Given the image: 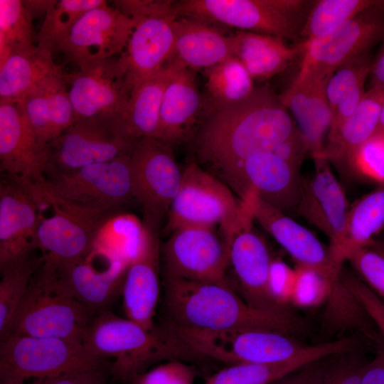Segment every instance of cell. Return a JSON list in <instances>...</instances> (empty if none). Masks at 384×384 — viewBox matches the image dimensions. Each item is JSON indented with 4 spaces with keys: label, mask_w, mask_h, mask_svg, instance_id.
Wrapping results in <instances>:
<instances>
[{
    "label": "cell",
    "mask_w": 384,
    "mask_h": 384,
    "mask_svg": "<svg viewBox=\"0 0 384 384\" xmlns=\"http://www.w3.org/2000/svg\"><path fill=\"white\" fill-rule=\"evenodd\" d=\"M295 129L279 95L263 85L240 102L213 104L194 147L200 161L218 174L256 154L273 152Z\"/></svg>",
    "instance_id": "1"
},
{
    "label": "cell",
    "mask_w": 384,
    "mask_h": 384,
    "mask_svg": "<svg viewBox=\"0 0 384 384\" xmlns=\"http://www.w3.org/2000/svg\"><path fill=\"white\" fill-rule=\"evenodd\" d=\"M168 322L206 331L266 330L302 334L306 323L291 312L275 314L252 307L230 285L164 275Z\"/></svg>",
    "instance_id": "2"
},
{
    "label": "cell",
    "mask_w": 384,
    "mask_h": 384,
    "mask_svg": "<svg viewBox=\"0 0 384 384\" xmlns=\"http://www.w3.org/2000/svg\"><path fill=\"white\" fill-rule=\"evenodd\" d=\"M82 345L100 358H113L111 368L113 375L132 383L156 362L203 358L166 322L147 330L127 318L107 311L93 317L85 332Z\"/></svg>",
    "instance_id": "3"
},
{
    "label": "cell",
    "mask_w": 384,
    "mask_h": 384,
    "mask_svg": "<svg viewBox=\"0 0 384 384\" xmlns=\"http://www.w3.org/2000/svg\"><path fill=\"white\" fill-rule=\"evenodd\" d=\"M94 314L60 287L55 265L44 258L31 279L9 336L58 338L82 344Z\"/></svg>",
    "instance_id": "4"
},
{
    "label": "cell",
    "mask_w": 384,
    "mask_h": 384,
    "mask_svg": "<svg viewBox=\"0 0 384 384\" xmlns=\"http://www.w3.org/2000/svg\"><path fill=\"white\" fill-rule=\"evenodd\" d=\"M104 359L63 338L10 335L0 343V384L103 370Z\"/></svg>",
    "instance_id": "5"
},
{
    "label": "cell",
    "mask_w": 384,
    "mask_h": 384,
    "mask_svg": "<svg viewBox=\"0 0 384 384\" xmlns=\"http://www.w3.org/2000/svg\"><path fill=\"white\" fill-rule=\"evenodd\" d=\"M176 334L203 358L230 363H277L316 351L292 335L266 330L206 331L166 321Z\"/></svg>",
    "instance_id": "6"
},
{
    "label": "cell",
    "mask_w": 384,
    "mask_h": 384,
    "mask_svg": "<svg viewBox=\"0 0 384 384\" xmlns=\"http://www.w3.org/2000/svg\"><path fill=\"white\" fill-rule=\"evenodd\" d=\"M243 205L218 176L191 161L182 169L180 188L166 218V230L187 227L215 228L226 238L240 221Z\"/></svg>",
    "instance_id": "7"
},
{
    "label": "cell",
    "mask_w": 384,
    "mask_h": 384,
    "mask_svg": "<svg viewBox=\"0 0 384 384\" xmlns=\"http://www.w3.org/2000/svg\"><path fill=\"white\" fill-rule=\"evenodd\" d=\"M45 207L53 213L43 214L35 245L46 260L56 266L85 258L91 251L96 233L112 215L119 213L84 206L53 193L46 182L40 186Z\"/></svg>",
    "instance_id": "8"
},
{
    "label": "cell",
    "mask_w": 384,
    "mask_h": 384,
    "mask_svg": "<svg viewBox=\"0 0 384 384\" xmlns=\"http://www.w3.org/2000/svg\"><path fill=\"white\" fill-rule=\"evenodd\" d=\"M305 3L299 0H183L175 1L174 9L178 16L297 41L301 27L295 14Z\"/></svg>",
    "instance_id": "9"
},
{
    "label": "cell",
    "mask_w": 384,
    "mask_h": 384,
    "mask_svg": "<svg viewBox=\"0 0 384 384\" xmlns=\"http://www.w3.org/2000/svg\"><path fill=\"white\" fill-rule=\"evenodd\" d=\"M139 141L124 134L119 117L77 120L47 146L46 175L131 155Z\"/></svg>",
    "instance_id": "10"
},
{
    "label": "cell",
    "mask_w": 384,
    "mask_h": 384,
    "mask_svg": "<svg viewBox=\"0 0 384 384\" xmlns=\"http://www.w3.org/2000/svg\"><path fill=\"white\" fill-rule=\"evenodd\" d=\"M131 175L136 202L142 207L143 223L159 233L182 179V170L172 146L155 137H144L131 155Z\"/></svg>",
    "instance_id": "11"
},
{
    "label": "cell",
    "mask_w": 384,
    "mask_h": 384,
    "mask_svg": "<svg viewBox=\"0 0 384 384\" xmlns=\"http://www.w3.org/2000/svg\"><path fill=\"white\" fill-rule=\"evenodd\" d=\"M383 36L384 9L375 7L326 34L304 40L298 44L302 60L294 80L331 78L347 63L368 53Z\"/></svg>",
    "instance_id": "12"
},
{
    "label": "cell",
    "mask_w": 384,
    "mask_h": 384,
    "mask_svg": "<svg viewBox=\"0 0 384 384\" xmlns=\"http://www.w3.org/2000/svg\"><path fill=\"white\" fill-rule=\"evenodd\" d=\"M131 155L74 170L47 174L46 184L55 195L68 201L119 212L124 206L136 202Z\"/></svg>",
    "instance_id": "13"
},
{
    "label": "cell",
    "mask_w": 384,
    "mask_h": 384,
    "mask_svg": "<svg viewBox=\"0 0 384 384\" xmlns=\"http://www.w3.org/2000/svg\"><path fill=\"white\" fill-rule=\"evenodd\" d=\"M242 199L253 191L260 199L290 215L297 214L302 188L299 170L274 152L259 153L218 174Z\"/></svg>",
    "instance_id": "14"
},
{
    "label": "cell",
    "mask_w": 384,
    "mask_h": 384,
    "mask_svg": "<svg viewBox=\"0 0 384 384\" xmlns=\"http://www.w3.org/2000/svg\"><path fill=\"white\" fill-rule=\"evenodd\" d=\"M214 228L187 227L171 233L161 248L164 275L230 285V247Z\"/></svg>",
    "instance_id": "15"
},
{
    "label": "cell",
    "mask_w": 384,
    "mask_h": 384,
    "mask_svg": "<svg viewBox=\"0 0 384 384\" xmlns=\"http://www.w3.org/2000/svg\"><path fill=\"white\" fill-rule=\"evenodd\" d=\"M243 213L239 223L226 238L233 267L245 301L257 309L275 313L290 312L274 300L269 284L272 259L264 239L252 227L248 202L241 201Z\"/></svg>",
    "instance_id": "16"
},
{
    "label": "cell",
    "mask_w": 384,
    "mask_h": 384,
    "mask_svg": "<svg viewBox=\"0 0 384 384\" xmlns=\"http://www.w3.org/2000/svg\"><path fill=\"white\" fill-rule=\"evenodd\" d=\"M70 100L77 120L120 117L132 88L119 58L94 62L73 73H64Z\"/></svg>",
    "instance_id": "17"
},
{
    "label": "cell",
    "mask_w": 384,
    "mask_h": 384,
    "mask_svg": "<svg viewBox=\"0 0 384 384\" xmlns=\"http://www.w3.org/2000/svg\"><path fill=\"white\" fill-rule=\"evenodd\" d=\"M136 21L107 2L87 11L77 21L59 52L79 69L99 60L121 55Z\"/></svg>",
    "instance_id": "18"
},
{
    "label": "cell",
    "mask_w": 384,
    "mask_h": 384,
    "mask_svg": "<svg viewBox=\"0 0 384 384\" xmlns=\"http://www.w3.org/2000/svg\"><path fill=\"white\" fill-rule=\"evenodd\" d=\"M43 205L37 185L1 174L0 269L37 250Z\"/></svg>",
    "instance_id": "19"
},
{
    "label": "cell",
    "mask_w": 384,
    "mask_h": 384,
    "mask_svg": "<svg viewBox=\"0 0 384 384\" xmlns=\"http://www.w3.org/2000/svg\"><path fill=\"white\" fill-rule=\"evenodd\" d=\"M313 159V173L302 178L297 214L327 236L332 260L344 238L349 207L344 190L330 168L329 162L322 157Z\"/></svg>",
    "instance_id": "20"
},
{
    "label": "cell",
    "mask_w": 384,
    "mask_h": 384,
    "mask_svg": "<svg viewBox=\"0 0 384 384\" xmlns=\"http://www.w3.org/2000/svg\"><path fill=\"white\" fill-rule=\"evenodd\" d=\"M177 17L176 13L161 12L133 18L135 26L119 58L132 90L163 69L173 58Z\"/></svg>",
    "instance_id": "21"
},
{
    "label": "cell",
    "mask_w": 384,
    "mask_h": 384,
    "mask_svg": "<svg viewBox=\"0 0 384 384\" xmlns=\"http://www.w3.org/2000/svg\"><path fill=\"white\" fill-rule=\"evenodd\" d=\"M47 148L38 142L16 102H0V171L30 184L46 181Z\"/></svg>",
    "instance_id": "22"
},
{
    "label": "cell",
    "mask_w": 384,
    "mask_h": 384,
    "mask_svg": "<svg viewBox=\"0 0 384 384\" xmlns=\"http://www.w3.org/2000/svg\"><path fill=\"white\" fill-rule=\"evenodd\" d=\"M241 200L250 206L256 220L294 260L297 265L312 267L337 276L343 267L336 266L326 248L309 229L249 191Z\"/></svg>",
    "instance_id": "23"
},
{
    "label": "cell",
    "mask_w": 384,
    "mask_h": 384,
    "mask_svg": "<svg viewBox=\"0 0 384 384\" xmlns=\"http://www.w3.org/2000/svg\"><path fill=\"white\" fill-rule=\"evenodd\" d=\"M64 73L60 65L16 102L45 148L75 122Z\"/></svg>",
    "instance_id": "24"
},
{
    "label": "cell",
    "mask_w": 384,
    "mask_h": 384,
    "mask_svg": "<svg viewBox=\"0 0 384 384\" xmlns=\"http://www.w3.org/2000/svg\"><path fill=\"white\" fill-rule=\"evenodd\" d=\"M146 229L144 239L127 269L122 293L127 318L152 330L159 296L161 247L159 233Z\"/></svg>",
    "instance_id": "25"
},
{
    "label": "cell",
    "mask_w": 384,
    "mask_h": 384,
    "mask_svg": "<svg viewBox=\"0 0 384 384\" xmlns=\"http://www.w3.org/2000/svg\"><path fill=\"white\" fill-rule=\"evenodd\" d=\"M171 61L173 71L164 92L156 138L172 146L195 133L202 100L194 71Z\"/></svg>",
    "instance_id": "26"
},
{
    "label": "cell",
    "mask_w": 384,
    "mask_h": 384,
    "mask_svg": "<svg viewBox=\"0 0 384 384\" xmlns=\"http://www.w3.org/2000/svg\"><path fill=\"white\" fill-rule=\"evenodd\" d=\"M128 264L113 260L102 269H97L88 254L74 262L55 266L60 287L90 310L102 312L122 290Z\"/></svg>",
    "instance_id": "27"
},
{
    "label": "cell",
    "mask_w": 384,
    "mask_h": 384,
    "mask_svg": "<svg viewBox=\"0 0 384 384\" xmlns=\"http://www.w3.org/2000/svg\"><path fill=\"white\" fill-rule=\"evenodd\" d=\"M329 78L308 76L293 80L279 95L282 103L295 117L299 130L313 158L321 154L324 138L331 125V112L326 96Z\"/></svg>",
    "instance_id": "28"
},
{
    "label": "cell",
    "mask_w": 384,
    "mask_h": 384,
    "mask_svg": "<svg viewBox=\"0 0 384 384\" xmlns=\"http://www.w3.org/2000/svg\"><path fill=\"white\" fill-rule=\"evenodd\" d=\"M212 24L193 17L178 16L174 21L172 59L197 70H206L233 56L231 36L225 35Z\"/></svg>",
    "instance_id": "29"
},
{
    "label": "cell",
    "mask_w": 384,
    "mask_h": 384,
    "mask_svg": "<svg viewBox=\"0 0 384 384\" xmlns=\"http://www.w3.org/2000/svg\"><path fill=\"white\" fill-rule=\"evenodd\" d=\"M383 102L384 85H371L355 112L333 135L328 137V143L317 157L351 169L357 149L376 132Z\"/></svg>",
    "instance_id": "30"
},
{
    "label": "cell",
    "mask_w": 384,
    "mask_h": 384,
    "mask_svg": "<svg viewBox=\"0 0 384 384\" xmlns=\"http://www.w3.org/2000/svg\"><path fill=\"white\" fill-rule=\"evenodd\" d=\"M233 55L255 80H265L284 70L300 54L297 46H287L284 38L250 31L231 35Z\"/></svg>",
    "instance_id": "31"
},
{
    "label": "cell",
    "mask_w": 384,
    "mask_h": 384,
    "mask_svg": "<svg viewBox=\"0 0 384 384\" xmlns=\"http://www.w3.org/2000/svg\"><path fill=\"white\" fill-rule=\"evenodd\" d=\"M173 71L171 60L163 69L135 85L119 117L124 134L134 140L155 137L166 86Z\"/></svg>",
    "instance_id": "32"
},
{
    "label": "cell",
    "mask_w": 384,
    "mask_h": 384,
    "mask_svg": "<svg viewBox=\"0 0 384 384\" xmlns=\"http://www.w3.org/2000/svg\"><path fill=\"white\" fill-rule=\"evenodd\" d=\"M346 338L323 343L316 351L294 360L277 363H238L210 376L206 384H269L310 363L347 352Z\"/></svg>",
    "instance_id": "33"
},
{
    "label": "cell",
    "mask_w": 384,
    "mask_h": 384,
    "mask_svg": "<svg viewBox=\"0 0 384 384\" xmlns=\"http://www.w3.org/2000/svg\"><path fill=\"white\" fill-rule=\"evenodd\" d=\"M53 55L38 45L11 55L0 65V102H16L58 69Z\"/></svg>",
    "instance_id": "34"
},
{
    "label": "cell",
    "mask_w": 384,
    "mask_h": 384,
    "mask_svg": "<svg viewBox=\"0 0 384 384\" xmlns=\"http://www.w3.org/2000/svg\"><path fill=\"white\" fill-rule=\"evenodd\" d=\"M372 63L368 53L363 54L336 70L329 78L326 96L331 119L328 137L333 135L358 107L366 92L364 85Z\"/></svg>",
    "instance_id": "35"
},
{
    "label": "cell",
    "mask_w": 384,
    "mask_h": 384,
    "mask_svg": "<svg viewBox=\"0 0 384 384\" xmlns=\"http://www.w3.org/2000/svg\"><path fill=\"white\" fill-rule=\"evenodd\" d=\"M384 230V183L358 199L349 208L342 244L332 257L343 267L353 251L375 239Z\"/></svg>",
    "instance_id": "36"
},
{
    "label": "cell",
    "mask_w": 384,
    "mask_h": 384,
    "mask_svg": "<svg viewBox=\"0 0 384 384\" xmlns=\"http://www.w3.org/2000/svg\"><path fill=\"white\" fill-rule=\"evenodd\" d=\"M36 250L0 269V340L10 334L31 279L44 261Z\"/></svg>",
    "instance_id": "37"
},
{
    "label": "cell",
    "mask_w": 384,
    "mask_h": 384,
    "mask_svg": "<svg viewBox=\"0 0 384 384\" xmlns=\"http://www.w3.org/2000/svg\"><path fill=\"white\" fill-rule=\"evenodd\" d=\"M324 304L323 325L328 332L356 330L373 343L379 336L373 321L358 299L343 282L340 273Z\"/></svg>",
    "instance_id": "38"
},
{
    "label": "cell",
    "mask_w": 384,
    "mask_h": 384,
    "mask_svg": "<svg viewBox=\"0 0 384 384\" xmlns=\"http://www.w3.org/2000/svg\"><path fill=\"white\" fill-rule=\"evenodd\" d=\"M146 229L135 215L117 213L98 228L92 250L129 264L143 242Z\"/></svg>",
    "instance_id": "39"
},
{
    "label": "cell",
    "mask_w": 384,
    "mask_h": 384,
    "mask_svg": "<svg viewBox=\"0 0 384 384\" xmlns=\"http://www.w3.org/2000/svg\"><path fill=\"white\" fill-rule=\"evenodd\" d=\"M375 7L384 9V1H317L302 23L299 36L305 40L323 36L336 29L363 12Z\"/></svg>",
    "instance_id": "40"
},
{
    "label": "cell",
    "mask_w": 384,
    "mask_h": 384,
    "mask_svg": "<svg viewBox=\"0 0 384 384\" xmlns=\"http://www.w3.org/2000/svg\"><path fill=\"white\" fill-rule=\"evenodd\" d=\"M106 2L103 0H55L37 34V45L53 54L59 52L63 43L82 16Z\"/></svg>",
    "instance_id": "41"
},
{
    "label": "cell",
    "mask_w": 384,
    "mask_h": 384,
    "mask_svg": "<svg viewBox=\"0 0 384 384\" xmlns=\"http://www.w3.org/2000/svg\"><path fill=\"white\" fill-rule=\"evenodd\" d=\"M204 75L213 104L240 102L249 97L255 88L254 80L235 56L204 70Z\"/></svg>",
    "instance_id": "42"
},
{
    "label": "cell",
    "mask_w": 384,
    "mask_h": 384,
    "mask_svg": "<svg viewBox=\"0 0 384 384\" xmlns=\"http://www.w3.org/2000/svg\"><path fill=\"white\" fill-rule=\"evenodd\" d=\"M33 20L21 0H0V65L34 46Z\"/></svg>",
    "instance_id": "43"
},
{
    "label": "cell",
    "mask_w": 384,
    "mask_h": 384,
    "mask_svg": "<svg viewBox=\"0 0 384 384\" xmlns=\"http://www.w3.org/2000/svg\"><path fill=\"white\" fill-rule=\"evenodd\" d=\"M294 268L297 276L291 304L302 309L324 304L339 274L333 276L316 268L301 265H296Z\"/></svg>",
    "instance_id": "44"
},
{
    "label": "cell",
    "mask_w": 384,
    "mask_h": 384,
    "mask_svg": "<svg viewBox=\"0 0 384 384\" xmlns=\"http://www.w3.org/2000/svg\"><path fill=\"white\" fill-rule=\"evenodd\" d=\"M347 261L358 277L384 299V241L375 238L352 252Z\"/></svg>",
    "instance_id": "45"
},
{
    "label": "cell",
    "mask_w": 384,
    "mask_h": 384,
    "mask_svg": "<svg viewBox=\"0 0 384 384\" xmlns=\"http://www.w3.org/2000/svg\"><path fill=\"white\" fill-rule=\"evenodd\" d=\"M351 170L380 183H384V135L375 134L357 149Z\"/></svg>",
    "instance_id": "46"
},
{
    "label": "cell",
    "mask_w": 384,
    "mask_h": 384,
    "mask_svg": "<svg viewBox=\"0 0 384 384\" xmlns=\"http://www.w3.org/2000/svg\"><path fill=\"white\" fill-rule=\"evenodd\" d=\"M195 367L180 360H171L144 372L132 384H193Z\"/></svg>",
    "instance_id": "47"
},
{
    "label": "cell",
    "mask_w": 384,
    "mask_h": 384,
    "mask_svg": "<svg viewBox=\"0 0 384 384\" xmlns=\"http://www.w3.org/2000/svg\"><path fill=\"white\" fill-rule=\"evenodd\" d=\"M340 277L358 299L384 340V300L373 292L358 276L343 268Z\"/></svg>",
    "instance_id": "48"
},
{
    "label": "cell",
    "mask_w": 384,
    "mask_h": 384,
    "mask_svg": "<svg viewBox=\"0 0 384 384\" xmlns=\"http://www.w3.org/2000/svg\"><path fill=\"white\" fill-rule=\"evenodd\" d=\"M343 354L341 358L331 361L320 384H361L368 362L357 353Z\"/></svg>",
    "instance_id": "49"
},
{
    "label": "cell",
    "mask_w": 384,
    "mask_h": 384,
    "mask_svg": "<svg viewBox=\"0 0 384 384\" xmlns=\"http://www.w3.org/2000/svg\"><path fill=\"white\" fill-rule=\"evenodd\" d=\"M296 276L295 268L290 267L281 260H272L269 278L270 289L276 302L285 309L291 304Z\"/></svg>",
    "instance_id": "50"
},
{
    "label": "cell",
    "mask_w": 384,
    "mask_h": 384,
    "mask_svg": "<svg viewBox=\"0 0 384 384\" xmlns=\"http://www.w3.org/2000/svg\"><path fill=\"white\" fill-rule=\"evenodd\" d=\"M328 358L305 365L269 384H320L332 361L329 362Z\"/></svg>",
    "instance_id": "51"
},
{
    "label": "cell",
    "mask_w": 384,
    "mask_h": 384,
    "mask_svg": "<svg viewBox=\"0 0 384 384\" xmlns=\"http://www.w3.org/2000/svg\"><path fill=\"white\" fill-rule=\"evenodd\" d=\"M112 4L132 18L159 12H175L174 1L122 0L114 1Z\"/></svg>",
    "instance_id": "52"
},
{
    "label": "cell",
    "mask_w": 384,
    "mask_h": 384,
    "mask_svg": "<svg viewBox=\"0 0 384 384\" xmlns=\"http://www.w3.org/2000/svg\"><path fill=\"white\" fill-rule=\"evenodd\" d=\"M273 152L299 170L309 150L303 135L296 128Z\"/></svg>",
    "instance_id": "53"
},
{
    "label": "cell",
    "mask_w": 384,
    "mask_h": 384,
    "mask_svg": "<svg viewBox=\"0 0 384 384\" xmlns=\"http://www.w3.org/2000/svg\"><path fill=\"white\" fill-rule=\"evenodd\" d=\"M373 343L375 355L365 366L361 384H384V340L379 334Z\"/></svg>",
    "instance_id": "54"
},
{
    "label": "cell",
    "mask_w": 384,
    "mask_h": 384,
    "mask_svg": "<svg viewBox=\"0 0 384 384\" xmlns=\"http://www.w3.org/2000/svg\"><path fill=\"white\" fill-rule=\"evenodd\" d=\"M103 370L63 374L43 380L42 384H106Z\"/></svg>",
    "instance_id": "55"
},
{
    "label": "cell",
    "mask_w": 384,
    "mask_h": 384,
    "mask_svg": "<svg viewBox=\"0 0 384 384\" xmlns=\"http://www.w3.org/2000/svg\"><path fill=\"white\" fill-rule=\"evenodd\" d=\"M371 85H384V36L383 43L371 66Z\"/></svg>",
    "instance_id": "56"
},
{
    "label": "cell",
    "mask_w": 384,
    "mask_h": 384,
    "mask_svg": "<svg viewBox=\"0 0 384 384\" xmlns=\"http://www.w3.org/2000/svg\"><path fill=\"white\" fill-rule=\"evenodd\" d=\"M55 0H26L22 4L31 15L33 18L46 16L48 9L54 4Z\"/></svg>",
    "instance_id": "57"
},
{
    "label": "cell",
    "mask_w": 384,
    "mask_h": 384,
    "mask_svg": "<svg viewBox=\"0 0 384 384\" xmlns=\"http://www.w3.org/2000/svg\"><path fill=\"white\" fill-rule=\"evenodd\" d=\"M375 134L384 135V102L382 107L378 127Z\"/></svg>",
    "instance_id": "58"
},
{
    "label": "cell",
    "mask_w": 384,
    "mask_h": 384,
    "mask_svg": "<svg viewBox=\"0 0 384 384\" xmlns=\"http://www.w3.org/2000/svg\"><path fill=\"white\" fill-rule=\"evenodd\" d=\"M43 380H33L32 382H23L16 384H42Z\"/></svg>",
    "instance_id": "59"
},
{
    "label": "cell",
    "mask_w": 384,
    "mask_h": 384,
    "mask_svg": "<svg viewBox=\"0 0 384 384\" xmlns=\"http://www.w3.org/2000/svg\"><path fill=\"white\" fill-rule=\"evenodd\" d=\"M382 233H383V238L381 240L384 241V230Z\"/></svg>",
    "instance_id": "60"
}]
</instances>
